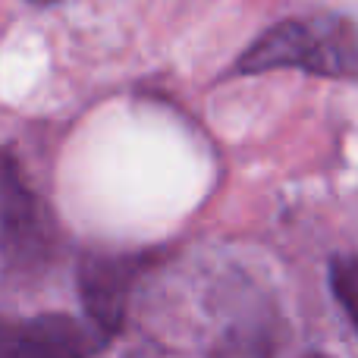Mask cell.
I'll return each instance as SVG.
<instances>
[{
	"label": "cell",
	"mask_w": 358,
	"mask_h": 358,
	"mask_svg": "<svg viewBox=\"0 0 358 358\" xmlns=\"http://www.w3.org/2000/svg\"><path fill=\"white\" fill-rule=\"evenodd\" d=\"M271 69H302L330 79H352L358 69L352 22L346 16L283 19L261 31L233 63V76H258Z\"/></svg>",
	"instance_id": "1"
},
{
	"label": "cell",
	"mask_w": 358,
	"mask_h": 358,
	"mask_svg": "<svg viewBox=\"0 0 358 358\" xmlns=\"http://www.w3.org/2000/svg\"><path fill=\"white\" fill-rule=\"evenodd\" d=\"M54 248V223L31 192L13 151L0 148V255L13 267H35Z\"/></svg>",
	"instance_id": "2"
},
{
	"label": "cell",
	"mask_w": 358,
	"mask_h": 358,
	"mask_svg": "<svg viewBox=\"0 0 358 358\" xmlns=\"http://www.w3.org/2000/svg\"><path fill=\"white\" fill-rule=\"evenodd\" d=\"M94 334L66 315L0 317V358H88Z\"/></svg>",
	"instance_id": "3"
},
{
	"label": "cell",
	"mask_w": 358,
	"mask_h": 358,
	"mask_svg": "<svg viewBox=\"0 0 358 358\" xmlns=\"http://www.w3.org/2000/svg\"><path fill=\"white\" fill-rule=\"evenodd\" d=\"M126 283L129 273L117 261H101L92 264L82 277V292H85V305L92 317L98 321L101 330H110L123 315V299H126Z\"/></svg>",
	"instance_id": "4"
},
{
	"label": "cell",
	"mask_w": 358,
	"mask_h": 358,
	"mask_svg": "<svg viewBox=\"0 0 358 358\" xmlns=\"http://www.w3.org/2000/svg\"><path fill=\"white\" fill-rule=\"evenodd\" d=\"M358 277H355V261L346 258V261H336L334 264V286H336V296H340L343 308L346 315H355V299H352V289H355Z\"/></svg>",
	"instance_id": "5"
},
{
	"label": "cell",
	"mask_w": 358,
	"mask_h": 358,
	"mask_svg": "<svg viewBox=\"0 0 358 358\" xmlns=\"http://www.w3.org/2000/svg\"><path fill=\"white\" fill-rule=\"evenodd\" d=\"M29 3H35V6H50V3H57V0H29Z\"/></svg>",
	"instance_id": "6"
},
{
	"label": "cell",
	"mask_w": 358,
	"mask_h": 358,
	"mask_svg": "<svg viewBox=\"0 0 358 358\" xmlns=\"http://www.w3.org/2000/svg\"><path fill=\"white\" fill-rule=\"evenodd\" d=\"M308 358H330V355H321V352H317V355H308Z\"/></svg>",
	"instance_id": "7"
}]
</instances>
